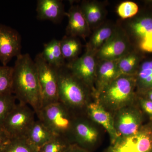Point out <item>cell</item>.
<instances>
[{"instance_id":"27","label":"cell","mask_w":152,"mask_h":152,"mask_svg":"<svg viewBox=\"0 0 152 152\" xmlns=\"http://www.w3.org/2000/svg\"><path fill=\"white\" fill-rule=\"evenodd\" d=\"M13 71V67L0 66V95L12 94Z\"/></svg>"},{"instance_id":"9","label":"cell","mask_w":152,"mask_h":152,"mask_svg":"<svg viewBox=\"0 0 152 152\" xmlns=\"http://www.w3.org/2000/svg\"><path fill=\"white\" fill-rule=\"evenodd\" d=\"M98 60L95 53L86 50L81 56L66 64V66L77 78L95 93V81Z\"/></svg>"},{"instance_id":"31","label":"cell","mask_w":152,"mask_h":152,"mask_svg":"<svg viewBox=\"0 0 152 152\" xmlns=\"http://www.w3.org/2000/svg\"><path fill=\"white\" fill-rule=\"evenodd\" d=\"M10 139L8 134L0 127V151L9 142Z\"/></svg>"},{"instance_id":"13","label":"cell","mask_w":152,"mask_h":152,"mask_svg":"<svg viewBox=\"0 0 152 152\" xmlns=\"http://www.w3.org/2000/svg\"><path fill=\"white\" fill-rule=\"evenodd\" d=\"M115 123V128L120 137H125L135 134L140 130L141 121L137 113L132 109L119 110Z\"/></svg>"},{"instance_id":"34","label":"cell","mask_w":152,"mask_h":152,"mask_svg":"<svg viewBox=\"0 0 152 152\" xmlns=\"http://www.w3.org/2000/svg\"><path fill=\"white\" fill-rule=\"evenodd\" d=\"M148 95L150 100L152 102V88L148 92Z\"/></svg>"},{"instance_id":"10","label":"cell","mask_w":152,"mask_h":152,"mask_svg":"<svg viewBox=\"0 0 152 152\" xmlns=\"http://www.w3.org/2000/svg\"><path fill=\"white\" fill-rule=\"evenodd\" d=\"M22 39L18 32L0 23V61L7 66L14 57L21 54Z\"/></svg>"},{"instance_id":"17","label":"cell","mask_w":152,"mask_h":152,"mask_svg":"<svg viewBox=\"0 0 152 152\" xmlns=\"http://www.w3.org/2000/svg\"><path fill=\"white\" fill-rule=\"evenodd\" d=\"M118 61H98L95 84V94L97 97L104 88L118 77Z\"/></svg>"},{"instance_id":"2","label":"cell","mask_w":152,"mask_h":152,"mask_svg":"<svg viewBox=\"0 0 152 152\" xmlns=\"http://www.w3.org/2000/svg\"><path fill=\"white\" fill-rule=\"evenodd\" d=\"M59 102L77 116L84 111L89 102L91 90L66 66L58 69Z\"/></svg>"},{"instance_id":"7","label":"cell","mask_w":152,"mask_h":152,"mask_svg":"<svg viewBox=\"0 0 152 152\" xmlns=\"http://www.w3.org/2000/svg\"><path fill=\"white\" fill-rule=\"evenodd\" d=\"M105 152H152V129L143 128L132 135L120 137Z\"/></svg>"},{"instance_id":"16","label":"cell","mask_w":152,"mask_h":152,"mask_svg":"<svg viewBox=\"0 0 152 152\" xmlns=\"http://www.w3.org/2000/svg\"><path fill=\"white\" fill-rule=\"evenodd\" d=\"M37 12L38 20L55 23L61 22L66 13L62 1L60 0H38Z\"/></svg>"},{"instance_id":"15","label":"cell","mask_w":152,"mask_h":152,"mask_svg":"<svg viewBox=\"0 0 152 152\" xmlns=\"http://www.w3.org/2000/svg\"><path fill=\"white\" fill-rule=\"evenodd\" d=\"M126 33L131 43L136 44L152 31V17L145 16L128 19L121 26Z\"/></svg>"},{"instance_id":"3","label":"cell","mask_w":152,"mask_h":152,"mask_svg":"<svg viewBox=\"0 0 152 152\" xmlns=\"http://www.w3.org/2000/svg\"><path fill=\"white\" fill-rule=\"evenodd\" d=\"M136 86L135 75H120L100 93L99 102L104 108L119 110L133 100Z\"/></svg>"},{"instance_id":"6","label":"cell","mask_w":152,"mask_h":152,"mask_svg":"<svg viewBox=\"0 0 152 152\" xmlns=\"http://www.w3.org/2000/svg\"><path fill=\"white\" fill-rule=\"evenodd\" d=\"M34 61L37 67L43 108L59 102L58 69L48 64L40 53L36 56Z\"/></svg>"},{"instance_id":"29","label":"cell","mask_w":152,"mask_h":152,"mask_svg":"<svg viewBox=\"0 0 152 152\" xmlns=\"http://www.w3.org/2000/svg\"><path fill=\"white\" fill-rule=\"evenodd\" d=\"M139 7L136 3L132 1H125L118 6L117 13L123 20L132 18L137 15L139 12Z\"/></svg>"},{"instance_id":"18","label":"cell","mask_w":152,"mask_h":152,"mask_svg":"<svg viewBox=\"0 0 152 152\" xmlns=\"http://www.w3.org/2000/svg\"><path fill=\"white\" fill-rule=\"evenodd\" d=\"M80 7L92 32L104 23L107 11L102 2L83 1Z\"/></svg>"},{"instance_id":"8","label":"cell","mask_w":152,"mask_h":152,"mask_svg":"<svg viewBox=\"0 0 152 152\" xmlns=\"http://www.w3.org/2000/svg\"><path fill=\"white\" fill-rule=\"evenodd\" d=\"M132 45L121 26L117 25L110 38L96 53L98 61H116L132 49Z\"/></svg>"},{"instance_id":"25","label":"cell","mask_w":152,"mask_h":152,"mask_svg":"<svg viewBox=\"0 0 152 152\" xmlns=\"http://www.w3.org/2000/svg\"><path fill=\"white\" fill-rule=\"evenodd\" d=\"M38 150L24 137L11 139L1 152H38Z\"/></svg>"},{"instance_id":"20","label":"cell","mask_w":152,"mask_h":152,"mask_svg":"<svg viewBox=\"0 0 152 152\" xmlns=\"http://www.w3.org/2000/svg\"><path fill=\"white\" fill-rule=\"evenodd\" d=\"M56 136L45 124L38 119L36 120L26 137L31 143L39 148Z\"/></svg>"},{"instance_id":"22","label":"cell","mask_w":152,"mask_h":152,"mask_svg":"<svg viewBox=\"0 0 152 152\" xmlns=\"http://www.w3.org/2000/svg\"><path fill=\"white\" fill-rule=\"evenodd\" d=\"M140 57L133 48L118 61V77L121 75H135L140 66Z\"/></svg>"},{"instance_id":"1","label":"cell","mask_w":152,"mask_h":152,"mask_svg":"<svg viewBox=\"0 0 152 152\" xmlns=\"http://www.w3.org/2000/svg\"><path fill=\"white\" fill-rule=\"evenodd\" d=\"M13 67L12 94L20 103L29 106L36 115L42 108L37 67L28 53L17 57Z\"/></svg>"},{"instance_id":"19","label":"cell","mask_w":152,"mask_h":152,"mask_svg":"<svg viewBox=\"0 0 152 152\" xmlns=\"http://www.w3.org/2000/svg\"><path fill=\"white\" fill-rule=\"evenodd\" d=\"M117 25L104 23L92 32L90 39L86 45V50L95 54L110 38L116 28Z\"/></svg>"},{"instance_id":"33","label":"cell","mask_w":152,"mask_h":152,"mask_svg":"<svg viewBox=\"0 0 152 152\" xmlns=\"http://www.w3.org/2000/svg\"><path fill=\"white\" fill-rule=\"evenodd\" d=\"M64 152H89L76 144H72Z\"/></svg>"},{"instance_id":"14","label":"cell","mask_w":152,"mask_h":152,"mask_svg":"<svg viewBox=\"0 0 152 152\" xmlns=\"http://www.w3.org/2000/svg\"><path fill=\"white\" fill-rule=\"evenodd\" d=\"M85 111L94 121L105 129L110 137L111 144L119 137L115 128L114 119L99 103H89Z\"/></svg>"},{"instance_id":"23","label":"cell","mask_w":152,"mask_h":152,"mask_svg":"<svg viewBox=\"0 0 152 152\" xmlns=\"http://www.w3.org/2000/svg\"><path fill=\"white\" fill-rule=\"evenodd\" d=\"M60 45L63 57L69 62L79 58L82 49V45L77 37L64 36L60 40Z\"/></svg>"},{"instance_id":"5","label":"cell","mask_w":152,"mask_h":152,"mask_svg":"<svg viewBox=\"0 0 152 152\" xmlns=\"http://www.w3.org/2000/svg\"><path fill=\"white\" fill-rule=\"evenodd\" d=\"M35 115L29 106L19 103L10 112L1 127L11 139L26 137L36 121Z\"/></svg>"},{"instance_id":"28","label":"cell","mask_w":152,"mask_h":152,"mask_svg":"<svg viewBox=\"0 0 152 152\" xmlns=\"http://www.w3.org/2000/svg\"><path fill=\"white\" fill-rule=\"evenodd\" d=\"M16 100L12 94L0 95V127L10 112L16 105Z\"/></svg>"},{"instance_id":"32","label":"cell","mask_w":152,"mask_h":152,"mask_svg":"<svg viewBox=\"0 0 152 152\" xmlns=\"http://www.w3.org/2000/svg\"><path fill=\"white\" fill-rule=\"evenodd\" d=\"M142 108L147 114L152 116V102L150 100L143 99L141 102Z\"/></svg>"},{"instance_id":"21","label":"cell","mask_w":152,"mask_h":152,"mask_svg":"<svg viewBox=\"0 0 152 152\" xmlns=\"http://www.w3.org/2000/svg\"><path fill=\"white\" fill-rule=\"evenodd\" d=\"M40 53L44 60L52 66L59 69L66 65L61 50L60 40L54 39L45 44L43 51Z\"/></svg>"},{"instance_id":"35","label":"cell","mask_w":152,"mask_h":152,"mask_svg":"<svg viewBox=\"0 0 152 152\" xmlns=\"http://www.w3.org/2000/svg\"><path fill=\"white\" fill-rule=\"evenodd\" d=\"M0 152H1V151H0Z\"/></svg>"},{"instance_id":"26","label":"cell","mask_w":152,"mask_h":152,"mask_svg":"<svg viewBox=\"0 0 152 152\" xmlns=\"http://www.w3.org/2000/svg\"><path fill=\"white\" fill-rule=\"evenodd\" d=\"M72 144L68 139L57 135L39 148L38 152H64Z\"/></svg>"},{"instance_id":"12","label":"cell","mask_w":152,"mask_h":152,"mask_svg":"<svg viewBox=\"0 0 152 152\" xmlns=\"http://www.w3.org/2000/svg\"><path fill=\"white\" fill-rule=\"evenodd\" d=\"M66 16L68 18V24L66 28L67 35L79 37L86 40L91 36L92 32L83 15L80 5L71 6Z\"/></svg>"},{"instance_id":"30","label":"cell","mask_w":152,"mask_h":152,"mask_svg":"<svg viewBox=\"0 0 152 152\" xmlns=\"http://www.w3.org/2000/svg\"><path fill=\"white\" fill-rule=\"evenodd\" d=\"M137 45L141 51L152 53V31L146 35Z\"/></svg>"},{"instance_id":"24","label":"cell","mask_w":152,"mask_h":152,"mask_svg":"<svg viewBox=\"0 0 152 152\" xmlns=\"http://www.w3.org/2000/svg\"><path fill=\"white\" fill-rule=\"evenodd\" d=\"M135 76L136 86L142 88H152V60L145 61L139 66Z\"/></svg>"},{"instance_id":"4","label":"cell","mask_w":152,"mask_h":152,"mask_svg":"<svg viewBox=\"0 0 152 152\" xmlns=\"http://www.w3.org/2000/svg\"><path fill=\"white\" fill-rule=\"evenodd\" d=\"M56 135L62 136L73 143V132L77 116L60 102L41 109L37 115Z\"/></svg>"},{"instance_id":"11","label":"cell","mask_w":152,"mask_h":152,"mask_svg":"<svg viewBox=\"0 0 152 152\" xmlns=\"http://www.w3.org/2000/svg\"><path fill=\"white\" fill-rule=\"evenodd\" d=\"M98 137V132L87 120L81 117H77L73 132V143L89 152Z\"/></svg>"}]
</instances>
